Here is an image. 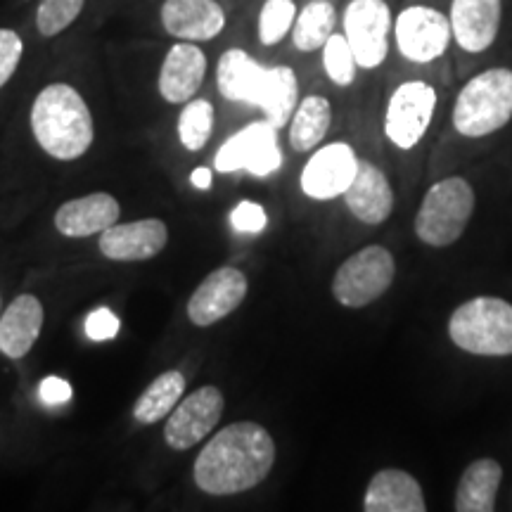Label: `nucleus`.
<instances>
[{
  "instance_id": "obj_9",
  "label": "nucleus",
  "mask_w": 512,
  "mask_h": 512,
  "mask_svg": "<svg viewBox=\"0 0 512 512\" xmlns=\"http://www.w3.org/2000/svg\"><path fill=\"white\" fill-rule=\"evenodd\" d=\"M394 41L408 62H437L451 46V22L444 12L430 5H411L394 19Z\"/></svg>"
},
{
  "instance_id": "obj_25",
  "label": "nucleus",
  "mask_w": 512,
  "mask_h": 512,
  "mask_svg": "<svg viewBox=\"0 0 512 512\" xmlns=\"http://www.w3.org/2000/svg\"><path fill=\"white\" fill-rule=\"evenodd\" d=\"M185 392V377L178 370H169V373L159 375L150 387L140 394V399L133 406V418L140 425H155V422L164 420L181 401Z\"/></svg>"
},
{
  "instance_id": "obj_22",
  "label": "nucleus",
  "mask_w": 512,
  "mask_h": 512,
  "mask_svg": "<svg viewBox=\"0 0 512 512\" xmlns=\"http://www.w3.org/2000/svg\"><path fill=\"white\" fill-rule=\"evenodd\" d=\"M43 328V304L34 294H19L0 316V351L8 358H24Z\"/></svg>"
},
{
  "instance_id": "obj_21",
  "label": "nucleus",
  "mask_w": 512,
  "mask_h": 512,
  "mask_svg": "<svg viewBox=\"0 0 512 512\" xmlns=\"http://www.w3.org/2000/svg\"><path fill=\"white\" fill-rule=\"evenodd\" d=\"M119 219V202L107 192L64 202L55 214V228L64 238H88L114 226Z\"/></svg>"
},
{
  "instance_id": "obj_13",
  "label": "nucleus",
  "mask_w": 512,
  "mask_h": 512,
  "mask_svg": "<svg viewBox=\"0 0 512 512\" xmlns=\"http://www.w3.org/2000/svg\"><path fill=\"white\" fill-rule=\"evenodd\" d=\"M249 290L247 275L240 268L223 266L211 271L202 285L192 292L188 302V318L197 328H209L230 316L245 302Z\"/></svg>"
},
{
  "instance_id": "obj_8",
  "label": "nucleus",
  "mask_w": 512,
  "mask_h": 512,
  "mask_svg": "<svg viewBox=\"0 0 512 512\" xmlns=\"http://www.w3.org/2000/svg\"><path fill=\"white\" fill-rule=\"evenodd\" d=\"M216 171L233 174L247 171L252 176H271L283 166V152L278 147V128L271 121H254L228 138L214 157Z\"/></svg>"
},
{
  "instance_id": "obj_16",
  "label": "nucleus",
  "mask_w": 512,
  "mask_h": 512,
  "mask_svg": "<svg viewBox=\"0 0 512 512\" xmlns=\"http://www.w3.org/2000/svg\"><path fill=\"white\" fill-rule=\"evenodd\" d=\"M169 230L164 221L143 219L136 223H114L102 230L100 252L110 261H145L166 247Z\"/></svg>"
},
{
  "instance_id": "obj_35",
  "label": "nucleus",
  "mask_w": 512,
  "mask_h": 512,
  "mask_svg": "<svg viewBox=\"0 0 512 512\" xmlns=\"http://www.w3.org/2000/svg\"><path fill=\"white\" fill-rule=\"evenodd\" d=\"M190 181L197 190H209L211 188V171L207 169V166H200V169L192 171Z\"/></svg>"
},
{
  "instance_id": "obj_23",
  "label": "nucleus",
  "mask_w": 512,
  "mask_h": 512,
  "mask_svg": "<svg viewBox=\"0 0 512 512\" xmlns=\"http://www.w3.org/2000/svg\"><path fill=\"white\" fill-rule=\"evenodd\" d=\"M503 467L494 458H479L465 467L456 489L458 512H491L496 508Z\"/></svg>"
},
{
  "instance_id": "obj_11",
  "label": "nucleus",
  "mask_w": 512,
  "mask_h": 512,
  "mask_svg": "<svg viewBox=\"0 0 512 512\" xmlns=\"http://www.w3.org/2000/svg\"><path fill=\"white\" fill-rule=\"evenodd\" d=\"M437 110V91L425 81H406L392 93L384 114V133L399 150H411L425 138Z\"/></svg>"
},
{
  "instance_id": "obj_32",
  "label": "nucleus",
  "mask_w": 512,
  "mask_h": 512,
  "mask_svg": "<svg viewBox=\"0 0 512 512\" xmlns=\"http://www.w3.org/2000/svg\"><path fill=\"white\" fill-rule=\"evenodd\" d=\"M22 50V38L17 36V31L0 29V88L17 72L19 60H22Z\"/></svg>"
},
{
  "instance_id": "obj_10",
  "label": "nucleus",
  "mask_w": 512,
  "mask_h": 512,
  "mask_svg": "<svg viewBox=\"0 0 512 512\" xmlns=\"http://www.w3.org/2000/svg\"><path fill=\"white\" fill-rule=\"evenodd\" d=\"M394 19L387 0H351L344 10V38L361 69H377L387 60Z\"/></svg>"
},
{
  "instance_id": "obj_26",
  "label": "nucleus",
  "mask_w": 512,
  "mask_h": 512,
  "mask_svg": "<svg viewBox=\"0 0 512 512\" xmlns=\"http://www.w3.org/2000/svg\"><path fill=\"white\" fill-rule=\"evenodd\" d=\"M337 10L328 0H311L304 5L292 27L294 48L302 53H313V50L323 48L325 41L335 34Z\"/></svg>"
},
{
  "instance_id": "obj_17",
  "label": "nucleus",
  "mask_w": 512,
  "mask_h": 512,
  "mask_svg": "<svg viewBox=\"0 0 512 512\" xmlns=\"http://www.w3.org/2000/svg\"><path fill=\"white\" fill-rule=\"evenodd\" d=\"M162 24L181 41H211L226 27V12L216 0H166Z\"/></svg>"
},
{
  "instance_id": "obj_24",
  "label": "nucleus",
  "mask_w": 512,
  "mask_h": 512,
  "mask_svg": "<svg viewBox=\"0 0 512 512\" xmlns=\"http://www.w3.org/2000/svg\"><path fill=\"white\" fill-rule=\"evenodd\" d=\"M332 124V107L323 95H309L297 102L290 119V143L297 152L313 150L328 136Z\"/></svg>"
},
{
  "instance_id": "obj_20",
  "label": "nucleus",
  "mask_w": 512,
  "mask_h": 512,
  "mask_svg": "<svg viewBox=\"0 0 512 512\" xmlns=\"http://www.w3.org/2000/svg\"><path fill=\"white\" fill-rule=\"evenodd\" d=\"M366 512H425V494L418 479L408 472L387 467L375 472L363 496Z\"/></svg>"
},
{
  "instance_id": "obj_31",
  "label": "nucleus",
  "mask_w": 512,
  "mask_h": 512,
  "mask_svg": "<svg viewBox=\"0 0 512 512\" xmlns=\"http://www.w3.org/2000/svg\"><path fill=\"white\" fill-rule=\"evenodd\" d=\"M230 226H233V230H238V233H261L268 226L266 209L256 202L242 200L238 207L230 211Z\"/></svg>"
},
{
  "instance_id": "obj_4",
  "label": "nucleus",
  "mask_w": 512,
  "mask_h": 512,
  "mask_svg": "<svg viewBox=\"0 0 512 512\" xmlns=\"http://www.w3.org/2000/svg\"><path fill=\"white\" fill-rule=\"evenodd\" d=\"M512 119V69L494 67L472 76L453 105V126L465 138H484Z\"/></svg>"
},
{
  "instance_id": "obj_3",
  "label": "nucleus",
  "mask_w": 512,
  "mask_h": 512,
  "mask_svg": "<svg viewBox=\"0 0 512 512\" xmlns=\"http://www.w3.org/2000/svg\"><path fill=\"white\" fill-rule=\"evenodd\" d=\"M31 131L50 157L79 159L93 145V117L86 100L69 83H50L31 107Z\"/></svg>"
},
{
  "instance_id": "obj_12",
  "label": "nucleus",
  "mask_w": 512,
  "mask_h": 512,
  "mask_svg": "<svg viewBox=\"0 0 512 512\" xmlns=\"http://www.w3.org/2000/svg\"><path fill=\"white\" fill-rule=\"evenodd\" d=\"M226 399L219 387H200L188 399L178 401V406L169 413V422L164 427V441L176 451H188L197 446L207 434L219 425Z\"/></svg>"
},
{
  "instance_id": "obj_15",
  "label": "nucleus",
  "mask_w": 512,
  "mask_h": 512,
  "mask_svg": "<svg viewBox=\"0 0 512 512\" xmlns=\"http://www.w3.org/2000/svg\"><path fill=\"white\" fill-rule=\"evenodd\" d=\"M503 19V0H451V34L465 53H484L496 43Z\"/></svg>"
},
{
  "instance_id": "obj_34",
  "label": "nucleus",
  "mask_w": 512,
  "mask_h": 512,
  "mask_svg": "<svg viewBox=\"0 0 512 512\" xmlns=\"http://www.w3.org/2000/svg\"><path fill=\"white\" fill-rule=\"evenodd\" d=\"M74 389L72 384L67 380H62V377H55L50 375L38 384V399H41L46 406H62V403H67L72 399Z\"/></svg>"
},
{
  "instance_id": "obj_5",
  "label": "nucleus",
  "mask_w": 512,
  "mask_h": 512,
  "mask_svg": "<svg viewBox=\"0 0 512 512\" xmlns=\"http://www.w3.org/2000/svg\"><path fill=\"white\" fill-rule=\"evenodd\" d=\"M448 337L475 356H512V304L501 297H475L448 320Z\"/></svg>"
},
{
  "instance_id": "obj_7",
  "label": "nucleus",
  "mask_w": 512,
  "mask_h": 512,
  "mask_svg": "<svg viewBox=\"0 0 512 512\" xmlns=\"http://www.w3.org/2000/svg\"><path fill=\"white\" fill-rule=\"evenodd\" d=\"M394 275L396 261L387 247H363L361 252L351 254L337 268L335 280H332V294L347 309H363L392 287Z\"/></svg>"
},
{
  "instance_id": "obj_2",
  "label": "nucleus",
  "mask_w": 512,
  "mask_h": 512,
  "mask_svg": "<svg viewBox=\"0 0 512 512\" xmlns=\"http://www.w3.org/2000/svg\"><path fill=\"white\" fill-rule=\"evenodd\" d=\"M219 93L230 102H242L264 110L275 128L290 124L299 102L297 74L290 67H261L245 50H226L216 69Z\"/></svg>"
},
{
  "instance_id": "obj_19",
  "label": "nucleus",
  "mask_w": 512,
  "mask_h": 512,
  "mask_svg": "<svg viewBox=\"0 0 512 512\" xmlns=\"http://www.w3.org/2000/svg\"><path fill=\"white\" fill-rule=\"evenodd\" d=\"M204 74H207V57L195 43H176L164 57L162 72H159V93L166 102L192 100V95L200 91Z\"/></svg>"
},
{
  "instance_id": "obj_29",
  "label": "nucleus",
  "mask_w": 512,
  "mask_h": 512,
  "mask_svg": "<svg viewBox=\"0 0 512 512\" xmlns=\"http://www.w3.org/2000/svg\"><path fill=\"white\" fill-rule=\"evenodd\" d=\"M297 19L294 0H266L259 12V41L264 46H275L290 34Z\"/></svg>"
},
{
  "instance_id": "obj_14",
  "label": "nucleus",
  "mask_w": 512,
  "mask_h": 512,
  "mask_svg": "<svg viewBox=\"0 0 512 512\" xmlns=\"http://www.w3.org/2000/svg\"><path fill=\"white\" fill-rule=\"evenodd\" d=\"M358 157L347 143H330L306 162L302 171V190L311 200H335L344 195L354 181Z\"/></svg>"
},
{
  "instance_id": "obj_27",
  "label": "nucleus",
  "mask_w": 512,
  "mask_h": 512,
  "mask_svg": "<svg viewBox=\"0 0 512 512\" xmlns=\"http://www.w3.org/2000/svg\"><path fill=\"white\" fill-rule=\"evenodd\" d=\"M211 131H214V105L209 100H188L178 117V138L185 150H202L211 138Z\"/></svg>"
},
{
  "instance_id": "obj_1",
  "label": "nucleus",
  "mask_w": 512,
  "mask_h": 512,
  "mask_svg": "<svg viewBox=\"0 0 512 512\" xmlns=\"http://www.w3.org/2000/svg\"><path fill=\"white\" fill-rule=\"evenodd\" d=\"M273 463L275 444L266 427L233 422L202 448L192 475L204 494L235 496L264 482Z\"/></svg>"
},
{
  "instance_id": "obj_6",
  "label": "nucleus",
  "mask_w": 512,
  "mask_h": 512,
  "mask_svg": "<svg viewBox=\"0 0 512 512\" xmlns=\"http://www.w3.org/2000/svg\"><path fill=\"white\" fill-rule=\"evenodd\" d=\"M475 211V190L460 176L444 178L427 190L418 216L415 235L430 247H448L463 238Z\"/></svg>"
},
{
  "instance_id": "obj_30",
  "label": "nucleus",
  "mask_w": 512,
  "mask_h": 512,
  "mask_svg": "<svg viewBox=\"0 0 512 512\" xmlns=\"http://www.w3.org/2000/svg\"><path fill=\"white\" fill-rule=\"evenodd\" d=\"M86 0H41L36 12V27L41 36L53 38L72 27L74 19L81 15Z\"/></svg>"
},
{
  "instance_id": "obj_33",
  "label": "nucleus",
  "mask_w": 512,
  "mask_h": 512,
  "mask_svg": "<svg viewBox=\"0 0 512 512\" xmlns=\"http://www.w3.org/2000/svg\"><path fill=\"white\" fill-rule=\"evenodd\" d=\"M119 318L114 316L110 309H95L93 313H88L86 318V335L93 342H107V339H114L119 335Z\"/></svg>"
},
{
  "instance_id": "obj_18",
  "label": "nucleus",
  "mask_w": 512,
  "mask_h": 512,
  "mask_svg": "<svg viewBox=\"0 0 512 512\" xmlns=\"http://www.w3.org/2000/svg\"><path fill=\"white\" fill-rule=\"evenodd\" d=\"M342 197L347 200L351 214L361 223H368V226H380L389 219L394 209V190L387 176L366 159H358L354 181H351Z\"/></svg>"
},
{
  "instance_id": "obj_28",
  "label": "nucleus",
  "mask_w": 512,
  "mask_h": 512,
  "mask_svg": "<svg viewBox=\"0 0 512 512\" xmlns=\"http://www.w3.org/2000/svg\"><path fill=\"white\" fill-rule=\"evenodd\" d=\"M323 67H325V74H328V79L335 83V86L344 88L354 83L358 62L344 34H332L328 41H325Z\"/></svg>"
}]
</instances>
